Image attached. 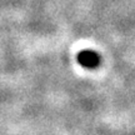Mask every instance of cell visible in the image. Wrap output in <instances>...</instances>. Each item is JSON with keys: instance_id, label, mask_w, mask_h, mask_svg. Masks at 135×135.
Listing matches in <instances>:
<instances>
[{"instance_id": "1", "label": "cell", "mask_w": 135, "mask_h": 135, "mask_svg": "<svg viewBox=\"0 0 135 135\" xmlns=\"http://www.w3.org/2000/svg\"><path fill=\"white\" fill-rule=\"evenodd\" d=\"M76 60L83 68L90 69V70L99 68V65H100V63H101L100 55H99L97 51L89 50V49H85V50L79 51L76 55Z\"/></svg>"}]
</instances>
